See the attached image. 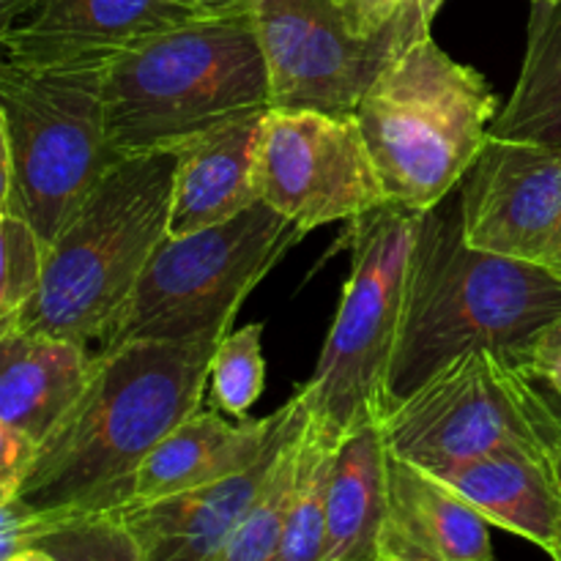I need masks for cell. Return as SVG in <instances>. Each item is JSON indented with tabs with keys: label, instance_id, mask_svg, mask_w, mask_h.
<instances>
[{
	"label": "cell",
	"instance_id": "cell-1",
	"mask_svg": "<svg viewBox=\"0 0 561 561\" xmlns=\"http://www.w3.org/2000/svg\"><path fill=\"white\" fill-rule=\"evenodd\" d=\"M214 351L201 343H129L96 354L91 383L36 449L16 502L44 520L124 507L142 460L201 411Z\"/></svg>",
	"mask_w": 561,
	"mask_h": 561
},
{
	"label": "cell",
	"instance_id": "cell-2",
	"mask_svg": "<svg viewBox=\"0 0 561 561\" xmlns=\"http://www.w3.org/2000/svg\"><path fill=\"white\" fill-rule=\"evenodd\" d=\"M559 316L561 277L540 263L474 250L463 236L460 195L422 211L387 414L469 351H488L526 373L531 348Z\"/></svg>",
	"mask_w": 561,
	"mask_h": 561
},
{
	"label": "cell",
	"instance_id": "cell-3",
	"mask_svg": "<svg viewBox=\"0 0 561 561\" xmlns=\"http://www.w3.org/2000/svg\"><path fill=\"white\" fill-rule=\"evenodd\" d=\"M107 129L121 157L181 151L228 121L272 107L255 16H203L148 38L104 69Z\"/></svg>",
	"mask_w": 561,
	"mask_h": 561
},
{
	"label": "cell",
	"instance_id": "cell-4",
	"mask_svg": "<svg viewBox=\"0 0 561 561\" xmlns=\"http://www.w3.org/2000/svg\"><path fill=\"white\" fill-rule=\"evenodd\" d=\"M175 168L179 151L121 159L47 250L42 288L11 329L53 334L99 354L168 239Z\"/></svg>",
	"mask_w": 561,
	"mask_h": 561
},
{
	"label": "cell",
	"instance_id": "cell-5",
	"mask_svg": "<svg viewBox=\"0 0 561 561\" xmlns=\"http://www.w3.org/2000/svg\"><path fill=\"white\" fill-rule=\"evenodd\" d=\"M354 115L387 201L422 214L474 168L499 99L474 66L449 58L427 36L378 71Z\"/></svg>",
	"mask_w": 561,
	"mask_h": 561
},
{
	"label": "cell",
	"instance_id": "cell-6",
	"mask_svg": "<svg viewBox=\"0 0 561 561\" xmlns=\"http://www.w3.org/2000/svg\"><path fill=\"white\" fill-rule=\"evenodd\" d=\"M104 69L0 64V214L27 219L47 250L126 159L110 140Z\"/></svg>",
	"mask_w": 561,
	"mask_h": 561
},
{
	"label": "cell",
	"instance_id": "cell-7",
	"mask_svg": "<svg viewBox=\"0 0 561 561\" xmlns=\"http://www.w3.org/2000/svg\"><path fill=\"white\" fill-rule=\"evenodd\" d=\"M305 236L263 201L214 228L168 236L99 354L129 343L219 345L247 296Z\"/></svg>",
	"mask_w": 561,
	"mask_h": 561
},
{
	"label": "cell",
	"instance_id": "cell-8",
	"mask_svg": "<svg viewBox=\"0 0 561 561\" xmlns=\"http://www.w3.org/2000/svg\"><path fill=\"white\" fill-rule=\"evenodd\" d=\"M420 214L394 203L351 219V272L321 359L299 389L312 425L343 442L387 414V378L409 290Z\"/></svg>",
	"mask_w": 561,
	"mask_h": 561
},
{
	"label": "cell",
	"instance_id": "cell-9",
	"mask_svg": "<svg viewBox=\"0 0 561 561\" xmlns=\"http://www.w3.org/2000/svg\"><path fill=\"white\" fill-rule=\"evenodd\" d=\"M394 458L433 471L502 449L551 447L559 431L540 387L488 351H469L383 416Z\"/></svg>",
	"mask_w": 561,
	"mask_h": 561
},
{
	"label": "cell",
	"instance_id": "cell-10",
	"mask_svg": "<svg viewBox=\"0 0 561 561\" xmlns=\"http://www.w3.org/2000/svg\"><path fill=\"white\" fill-rule=\"evenodd\" d=\"M255 186L266 206L305 233L389 203L356 115L321 110L268 107Z\"/></svg>",
	"mask_w": 561,
	"mask_h": 561
},
{
	"label": "cell",
	"instance_id": "cell-11",
	"mask_svg": "<svg viewBox=\"0 0 561 561\" xmlns=\"http://www.w3.org/2000/svg\"><path fill=\"white\" fill-rule=\"evenodd\" d=\"M272 107L354 115L394 58L389 27L362 36L343 0H252Z\"/></svg>",
	"mask_w": 561,
	"mask_h": 561
},
{
	"label": "cell",
	"instance_id": "cell-12",
	"mask_svg": "<svg viewBox=\"0 0 561 561\" xmlns=\"http://www.w3.org/2000/svg\"><path fill=\"white\" fill-rule=\"evenodd\" d=\"M460 217L474 250L540 261L561 222V148L488 137L463 179Z\"/></svg>",
	"mask_w": 561,
	"mask_h": 561
},
{
	"label": "cell",
	"instance_id": "cell-13",
	"mask_svg": "<svg viewBox=\"0 0 561 561\" xmlns=\"http://www.w3.org/2000/svg\"><path fill=\"white\" fill-rule=\"evenodd\" d=\"M203 20L197 0H47L0 31L14 66H110L148 38Z\"/></svg>",
	"mask_w": 561,
	"mask_h": 561
},
{
	"label": "cell",
	"instance_id": "cell-14",
	"mask_svg": "<svg viewBox=\"0 0 561 561\" xmlns=\"http://www.w3.org/2000/svg\"><path fill=\"white\" fill-rule=\"evenodd\" d=\"M307 420L310 409L305 394L299 392V409L294 420L250 469L175 496L121 507L110 515H115L129 529L146 561H217L266 482L272 480L285 444Z\"/></svg>",
	"mask_w": 561,
	"mask_h": 561
},
{
	"label": "cell",
	"instance_id": "cell-15",
	"mask_svg": "<svg viewBox=\"0 0 561 561\" xmlns=\"http://www.w3.org/2000/svg\"><path fill=\"white\" fill-rule=\"evenodd\" d=\"M296 409L299 392L263 420L228 422L217 414V409L195 411L142 460L129 482L124 507L175 496L250 469L294 420Z\"/></svg>",
	"mask_w": 561,
	"mask_h": 561
},
{
	"label": "cell",
	"instance_id": "cell-16",
	"mask_svg": "<svg viewBox=\"0 0 561 561\" xmlns=\"http://www.w3.org/2000/svg\"><path fill=\"white\" fill-rule=\"evenodd\" d=\"M96 354L53 334L0 332V427L42 447L96 373Z\"/></svg>",
	"mask_w": 561,
	"mask_h": 561
},
{
	"label": "cell",
	"instance_id": "cell-17",
	"mask_svg": "<svg viewBox=\"0 0 561 561\" xmlns=\"http://www.w3.org/2000/svg\"><path fill=\"white\" fill-rule=\"evenodd\" d=\"M266 113L241 115L181 148L168 236L181 239L222 225L261 201L255 162Z\"/></svg>",
	"mask_w": 561,
	"mask_h": 561
},
{
	"label": "cell",
	"instance_id": "cell-18",
	"mask_svg": "<svg viewBox=\"0 0 561 561\" xmlns=\"http://www.w3.org/2000/svg\"><path fill=\"white\" fill-rule=\"evenodd\" d=\"M463 496L491 526L535 542L561 559V502L548 449H502L427 471Z\"/></svg>",
	"mask_w": 561,
	"mask_h": 561
},
{
	"label": "cell",
	"instance_id": "cell-19",
	"mask_svg": "<svg viewBox=\"0 0 561 561\" xmlns=\"http://www.w3.org/2000/svg\"><path fill=\"white\" fill-rule=\"evenodd\" d=\"M389 520V447L381 422H370L345 436L334 453L323 561H378Z\"/></svg>",
	"mask_w": 561,
	"mask_h": 561
},
{
	"label": "cell",
	"instance_id": "cell-20",
	"mask_svg": "<svg viewBox=\"0 0 561 561\" xmlns=\"http://www.w3.org/2000/svg\"><path fill=\"white\" fill-rule=\"evenodd\" d=\"M491 137L561 148V0H531L524 66Z\"/></svg>",
	"mask_w": 561,
	"mask_h": 561
},
{
	"label": "cell",
	"instance_id": "cell-21",
	"mask_svg": "<svg viewBox=\"0 0 561 561\" xmlns=\"http://www.w3.org/2000/svg\"><path fill=\"white\" fill-rule=\"evenodd\" d=\"M392 510L447 561H493L491 520L420 466L389 453Z\"/></svg>",
	"mask_w": 561,
	"mask_h": 561
},
{
	"label": "cell",
	"instance_id": "cell-22",
	"mask_svg": "<svg viewBox=\"0 0 561 561\" xmlns=\"http://www.w3.org/2000/svg\"><path fill=\"white\" fill-rule=\"evenodd\" d=\"M307 422L285 444L272 480L266 482L257 502L244 515V520L233 531V537L222 548L217 561H272L277 557L285 526H288L290 518V510H294L296 502V491H299L301 449H305Z\"/></svg>",
	"mask_w": 561,
	"mask_h": 561
},
{
	"label": "cell",
	"instance_id": "cell-23",
	"mask_svg": "<svg viewBox=\"0 0 561 561\" xmlns=\"http://www.w3.org/2000/svg\"><path fill=\"white\" fill-rule=\"evenodd\" d=\"M340 442L307 422L305 449H301V477L294 510L285 526L283 542L272 561H323L327 542V488L332 474L334 453Z\"/></svg>",
	"mask_w": 561,
	"mask_h": 561
},
{
	"label": "cell",
	"instance_id": "cell-24",
	"mask_svg": "<svg viewBox=\"0 0 561 561\" xmlns=\"http://www.w3.org/2000/svg\"><path fill=\"white\" fill-rule=\"evenodd\" d=\"M31 546L44 548L58 561H146L129 529L110 513L53 520L33 515Z\"/></svg>",
	"mask_w": 561,
	"mask_h": 561
},
{
	"label": "cell",
	"instance_id": "cell-25",
	"mask_svg": "<svg viewBox=\"0 0 561 561\" xmlns=\"http://www.w3.org/2000/svg\"><path fill=\"white\" fill-rule=\"evenodd\" d=\"M263 327L250 323L228 332L211 356L208 394L217 411L233 420H247V411L261 400L266 389V359L261 351Z\"/></svg>",
	"mask_w": 561,
	"mask_h": 561
},
{
	"label": "cell",
	"instance_id": "cell-26",
	"mask_svg": "<svg viewBox=\"0 0 561 561\" xmlns=\"http://www.w3.org/2000/svg\"><path fill=\"white\" fill-rule=\"evenodd\" d=\"M0 332L11 329L20 312L36 299L47 266V247L33 225L14 214H0Z\"/></svg>",
	"mask_w": 561,
	"mask_h": 561
},
{
	"label": "cell",
	"instance_id": "cell-27",
	"mask_svg": "<svg viewBox=\"0 0 561 561\" xmlns=\"http://www.w3.org/2000/svg\"><path fill=\"white\" fill-rule=\"evenodd\" d=\"M444 0H400L394 9L392 20H389V38H392L394 58L414 47L416 42L431 36L433 20H436L438 9Z\"/></svg>",
	"mask_w": 561,
	"mask_h": 561
},
{
	"label": "cell",
	"instance_id": "cell-28",
	"mask_svg": "<svg viewBox=\"0 0 561 561\" xmlns=\"http://www.w3.org/2000/svg\"><path fill=\"white\" fill-rule=\"evenodd\" d=\"M526 376L542 389L561 394V316L535 343L526 365Z\"/></svg>",
	"mask_w": 561,
	"mask_h": 561
},
{
	"label": "cell",
	"instance_id": "cell-29",
	"mask_svg": "<svg viewBox=\"0 0 561 561\" xmlns=\"http://www.w3.org/2000/svg\"><path fill=\"white\" fill-rule=\"evenodd\" d=\"M378 561H447L425 537L416 529H411L403 518L392 510V520H389L387 540H383V551Z\"/></svg>",
	"mask_w": 561,
	"mask_h": 561
},
{
	"label": "cell",
	"instance_id": "cell-30",
	"mask_svg": "<svg viewBox=\"0 0 561 561\" xmlns=\"http://www.w3.org/2000/svg\"><path fill=\"white\" fill-rule=\"evenodd\" d=\"M398 3L400 0H343L345 11L362 36H378L389 25Z\"/></svg>",
	"mask_w": 561,
	"mask_h": 561
},
{
	"label": "cell",
	"instance_id": "cell-31",
	"mask_svg": "<svg viewBox=\"0 0 561 561\" xmlns=\"http://www.w3.org/2000/svg\"><path fill=\"white\" fill-rule=\"evenodd\" d=\"M44 3H47V0H0V31H3V27H11L14 22H20L22 16L33 14V11L42 9Z\"/></svg>",
	"mask_w": 561,
	"mask_h": 561
},
{
	"label": "cell",
	"instance_id": "cell-32",
	"mask_svg": "<svg viewBox=\"0 0 561 561\" xmlns=\"http://www.w3.org/2000/svg\"><path fill=\"white\" fill-rule=\"evenodd\" d=\"M203 16H230L252 11V0H197Z\"/></svg>",
	"mask_w": 561,
	"mask_h": 561
},
{
	"label": "cell",
	"instance_id": "cell-33",
	"mask_svg": "<svg viewBox=\"0 0 561 561\" xmlns=\"http://www.w3.org/2000/svg\"><path fill=\"white\" fill-rule=\"evenodd\" d=\"M537 263H540V266H546L548 272L557 274V277H561V222H559V228L553 230L551 241H548V247L542 250L540 261Z\"/></svg>",
	"mask_w": 561,
	"mask_h": 561
},
{
	"label": "cell",
	"instance_id": "cell-34",
	"mask_svg": "<svg viewBox=\"0 0 561 561\" xmlns=\"http://www.w3.org/2000/svg\"><path fill=\"white\" fill-rule=\"evenodd\" d=\"M548 458H551V471H553V480H557V491H559V502H561V425H559V431L553 433L551 447H548Z\"/></svg>",
	"mask_w": 561,
	"mask_h": 561
},
{
	"label": "cell",
	"instance_id": "cell-35",
	"mask_svg": "<svg viewBox=\"0 0 561 561\" xmlns=\"http://www.w3.org/2000/svg\"><path fill=\"white\" fill-rule=\"evenodd\" d=\"M3 561H58V559H55L49 551H44V548L27 546V548H22V551L11 553V557Z\"/></svg>",
	"mask_w": 561,
	"mask_h": 561
},
{
	"label": "cell",
	"instance_id": "cell-36",
	"mask_svg": "<svg viewBox=\"0 0 561 561\" xmlns=\"http://www.w3.org/2000/svg\"><path fill=\"white\" fill-rule=\"evenodd\" d=\"M540 392H542V398H546V403H548V409H551V414L557 416V422L561 425V394L551 392V389H542V387H540Z\"/></svg>",
	"mask_w": 561,
	"mask_h": 561
}]
</instances>
